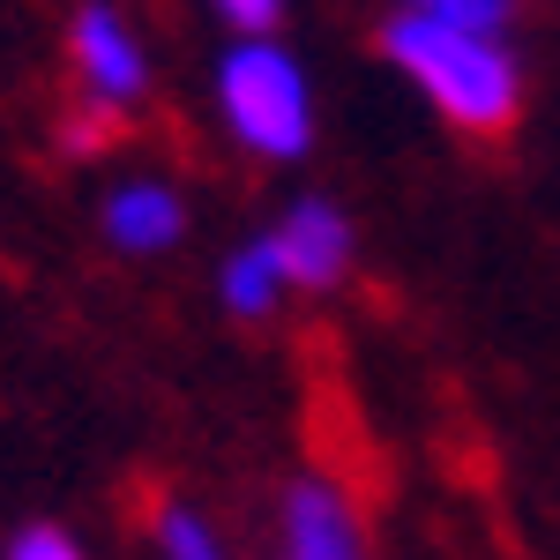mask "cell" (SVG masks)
<instances>
[{"label":"cell","mask_w":560,"mask_h":560,"mask_svg":"<svg viewBox=\"0 0 560 560\" xmlns=\"http://www.w3.org/2000/svg\"><path fill=\"white\" fill-rule=\"evenodd\" d=\"M388 60L427 90L456 128H471V135L509 128L516 105H523L516 52H509L501 38L448 31V23H427V15H396V23H388Z\"/></svg>","instance_id":"cell-1"},{"label":"cell","mask_w":560,"mask_h":560,"mask_svg":"<svg viewBox=\"0 0 560 560\" xmlns=\"http://www.w3.org/2000/svg\"><path fill=\"white\" fill-rule=\"evenodd\" d=\"M217 113L261 158H300L314 142V90L306 68L269 38H247L217 60Z\"/></svg>","instance_id":"cell-2"},{"label":"cell","mask_w":560,"mask_h":560,"mask_svg":"<svg viewBox=\"0 0 560 560\" xmlns=\"http://www.w3.org/2000/svg\"><path fill=\"white\" fill-rule=\"evenodd\" d=\"M277 560H374L366 523L329 471H300L277 493Z\"/></svg>","instance_id":"cell-3"},{"label":"cell","mask_w":560,"mask_h":560,"mask_svg":"<svg viewBox=\"0 0 560 560\" xmlns=\"http://www.w3.org/2000/svg\"><path fill=\"white\" fill-rule=\"evenodd\" d=\"M261 240H269V261H277L284 292H292V284L322 292V284H337V277L351 269V217L337 210V202H322V195L292 202Z\"/></svg>","instance_id":"cell-4"},{"label":"cell","mask_w":560,"mask_h":560,"mask_svg":"<svg viewBox=\"0 0 560 560\" xmlns=\"http://www.w3.org/2000/svg\"><path fill=\"white\" fill-rule=\"evenodd\" d=\"M75 68H83L90 97L113 113V105H135L142 97V83H150V60H142V45H135V31L120 23V8H105V0H83L75 8Z\"/></svg>","instance_id":"cell-5"},{"label":"cell","mask_w":560,"mask_h":560,"mask_svg":"<svg viewBox=\"0 0 560 560\" xmlns=\"http://www.w3.org/2000/svg\"><path fill=\"white\" fill-rule=\"evenodd\" d=\"M97 224H105V240L120 255H173L179 232H187V202H179L165 179H128V187L105 195Z\"/></svg>","instance_id":"cell-6"},{"label":"cell","mask_w":560,"mask_h":560,"mask_svg":"<svg viewBox=\"0 0 560 560\" xmlns=\"http://www.w3.org/2000/svg\"><path fill=\"white\" fill-rule=\"evenodd\" d=\"M217 300H224V314H240V322L277 314L284 277H277V261H269V240H247V247L224 255V269H217Z\"/></svg>","instance_id":"cell-7"},{"label":"cell","mask_w":560,"mask_h":560,"mask_svg":"<svg viewBox=\"0 0 560 560\" xmlns=\"http://www.w3.org/2000/svg\"><path fill=\"white\" fill-rule=\"evenodd\" d=\"M158 560H232V553H224V538H217V523L202 509L165 501L158 509Z\"/></svg>","instance_id":"cell-8"},{"label":"cell","mask_w":560,"mask_h":560,"mask_svg":"<svg viewBox=\"0 0 560 560\" xmlns=\"http://www.w3.org/2000/svg\"><path fill=\"white\" fill-rule=\"evenodd\" d=\"M404 15H427V23H448V31L501 38V23H509V0H404Z\"/></svg>","instance_id":"cell-9"},{"label":"cell","mask_w":560,"mask_h":560,"mask_svg":"<svg viewBox=\"0 0 560 560\" xmlns=\"http://www.w3.org/2000/svg\"><path fill=\"white\" fill-rule=\"evenodd\" d=\"M0 560H90V553H83V538H75L68 523H23Z\"/></svg>","instance_id":"cell-10"},{"label":"cell","mask_w":560,"mask_h":560,"mask_svg":"<svg viewBox=\"0 0 560 560\" xmlns=\"http://www.w3.org/2000/svg\"><path fill=\"white\" fill-rule=\"evenodd\" d=\"M210 8L232 23V31H255V38L277 23V15H284V0H210Z\"/></svg>","instance_id":"cell-11"}]
</instances>
